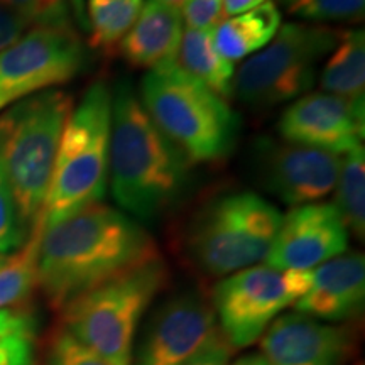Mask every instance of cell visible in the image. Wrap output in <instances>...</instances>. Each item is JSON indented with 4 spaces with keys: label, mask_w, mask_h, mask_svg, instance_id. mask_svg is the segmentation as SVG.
I'll use <instances>...</instances> for the list:
<instances>
[{
    "label": "cell",
    "mask_w": 365,
    "mask_h": 365,
    "mask_svg": "<svg viewBox=\"0 0 365 365\" xmlns=\"http://www.w3.org/2000/svg\"><path fill=\"white\" fill-rule=\"evenodd\" d=\"M44 223L41 215L31 227L24 244L0 266V312L21 307L38 284V257Z\"/></svg>",
    "instance_id": "44dd1931"
},
{
    "label": "cell",
    "mask_w": 365,
    "mask_h": 365,
    "mask_svg": "<svg viewBox=\"0 0 365 365\" xmlns=\"http://www.w3.org/2000/svg\"><path fill=\"white\" fill-rule=\"evenodd\" d=\"M181 7V16L188 29L215 31L225 17L222 0H186Z\"/></svg>",
    "instance_id": "f1b7e54d"
},
{
    "label": "cell",
    "mask_w": 365,
    "mask_h": 365,
    "mask_svg": "<svg viewBox=\"0 0 365 365\" xmlns=\"http://www.w3.org/2000/svg\"><path fill=\"white\" fill-rule=\"evenodd\" d=\"M282 222L262 196L242 191L220 196L190 223L186 252L200 271L230 276L266 261Z\"/></svg>",
    "instance_id": "52a82bcc"
},
{
    "label": "cell",
    "mask_w": 365,
    "mask_h": 365,
    "mask_svg": "<svg viewBox=\"0 0 365 365\" xmlns=\"http://www.w3.org/2000/svg\"><path fill=\"white\" fill-rule=\"evenodd\" d=\"M112 93L103 81L86 90L71 110L54 161L43 212L44 227L100 203L107 191Z\"/></svg>",
    "instance_id": "5b68a950"
},
{
    "label": "cell",
    "mask_w": 365,
    "mask_h": 365,
    "mask_svg": "<svg viewBox=\"0 0 365 365\" xmlns=\"http://www.w3.org/2000/svg\"><path fill=\"white\" fill-rule=\"evenodd\" d=\"M364 303L365 259L359 252H344L313 269L312 286L294 308L319 322H345L362 313Z\"/></svg>",
    "instance_id": "2e32d148"
},
{
    "label": "cell",
    "mask_w": 365,
    "mask_h": 365,
    "mask_svg": "<svg viewBox=\"0 0 365 365\" xmlns=\"http://www.w3.org/2000/svg\"><path fill=\"white\" fill-rule=\"evenodd\" d=\"M217 331L215 312L202 294H175L153 313L130 365H185Z\"/></svg>",
    "instance_id": "7c38bea8"
},
{
    "label": "cell",
    "mask_w": 365,
    "mask_h": 365,
    "mask_svg": "<svg viewBox=\"0 0 365 365\" xmlns=\"http://www.w3.org/2000/svg\"><path fill=\"white\" fill-rule=\"evenodd\" d=\"M254 161L264 188L286 205L301 207L335 191L341 158L309 145L261 139Z\"/></svg>",
    "instance_id": "8fae6325"
},
{
    "label": "cell",
    "mask_w": 365,
    "mask_h": 365,
    "mask_svg": "<svg viewBox=\"0 0 365 365\" xmlns=\"http://www.w3.org/2000/svg\"><path fill=\"white\" fill-rule=\"evenodd\" d=\"M29 228L22 222L12 188L0 163V254L16 252L24 244Z\"/></svg>",
    "instance_id": "d4e9b609"
},
{
    "label": "cell",
    "mask_w": 365,
    "mask_h": 365,
    "mask_svg": "<svg viewBox=\"0 0 365 365\" xmlns=\"http://www.w3.org/2000/svg\"><path fill=\"white\" fill-rule=\"evenodd\" d=\"M262 355L271 365H344L354 333L303 313H286L264 331Z\"/></svg>",
    "instance_id": "9a60e30c"
},
{
    "label": "cell",
    "mask_w": 365,
    "mask_h": 365,
    "mask_svg": "<svg viewBox=\"0 0 365 365\" xmlns=\"http://www.w3.org/2000/svg\"><path fill=\"white\" fill-rule=\"evenodd\" d=\"M191 163L158 129L132 86L112 95L110 188L118 207L135 220H156L180 198Z\"/></svg>",
    "instance_id": "7a4b0ae2"
},
{
    "label": "cell",
    "mask_w": 365,
    "mask_h": 365,
    "mask_svg": "<svg viewBox=\"0 0 365 365\" xmlns=\"http://www.w3.org/2000/svg\"><path fill=\"white\" fill-rule=\"evenodd\" d=\"M266 0H222L223 16H239L247 11H252L254 7L261 6Z\"/></svg>",
    "instance_id": "1f68e13d"
},
{
    "label": "cell",
    "mask_w": 365,
    "mask_h": 365,
    "mask_svg": "<svg viewBox=\"0 0 365 365\" xmlns=\"http://www.w3.org/2000/svg\"><path fill=\"white\" fill-rule=\"evenodd\" d=\"M73 98L46 90L11 105L0 115V163L26 227L41 215Z\"/></svg>",
    "instance_id": "277c9868"
},
{
    "label": "cell",
    "mask_w": 365,
    "mask_h": 365,
    "mask_svg": "<svg viewBox=\"0 0 365 365\" xmlns=\"http://www.w3.org/2000/svg\"><path fill=\"white\" fill-rule=\"evenodd\" d=\"M0 6L17 14L27 24L73 27L66 0H0Z\"/></svg>",
    "instance_id": "484cf974"
},
{
    "label": "cell",
    "mask_w": 365,
    "mask_h": 365,
    "mask_svg": "<svg viewBox=\"0 0 365 365\" xmlns=\"http://www.w3.org/2000/svg\"><path fill=\"white\" fill-rule=\"evenodd\" d=\"M230 355L232 346L218 330L185 365H228Z\"/></svg>",
    "instance_id": "f546056e"
},
{
    "label": "cell",
    "mask_w": 365,
    "mask_h": 365,
    "mask_svg": "<svg viewBox=\"0 0 365 365\" xmlns=\"http://www.w3.org/2000/svg\"><path fill=\"white\" fill-rule=\"evenodd\" d=\"M6 259H7V255H2V254H0V266H2V264H4V261H6Z\"/></svg>",
    "instance_id": "d590c367"
},
{
    "label": "cell",
    "mask_w": 365,
    "mask_h": 365,
    "mask_svg": "<svg viewBox=\"0 0 365 365\" xmlns=\"http://www.w3.org/2000/svg\"><path fill=\"white\" fill-rule=\"evenodd\" d=\"M286 2H287V4H289V2H291V0H286Z\"/></svg>",
    "instance_id": "74e56055"
},
{
    "label": "cell",
    "mask_w": 365,
    "mask_h": 365,
    "mask_svg": "<svg viewBox=\"0 0 365 365\" xmlns=\"http://www.w3.org/2000/svg\"><path fill=\"white\" fill-rule=\"evenodd\" d=\"M341 159L339 180H336V202L346 230L364 239L365 234V150L357 145Z\"/></svg>",
    "instance_id": "603a6c76"
},
{
    "label": "cell",
    "mask_w": 365,
    "mask_h": 365,
    "mask_svg": "<svg viewBox=\"0 0 365 365\" xmlns=\"http://www.w3.org/2000/svg\"><path fill=\"white\" fill-rule=\"evenodd\" d=\"M182 33L180 9L148 0L118 49L130 65L154 70L176 63Z\"/></svg>",
    "instance_id": "e0dca14e"
},
{
    "label": "cell",
    "mask_w": 365,
    "mask_h": 365,
    "mask_svg": "<svg viewBox=\"0 0 365 365\" xmlns=\"http://www.w3.org/2000/svg\"><path fill=\"white\" fill-rule=\"evenodd\" d=\"M312 286V271H293L272 266L242 269L213 289L212 307L218 330L232 349L257 341L277 314L294 307Z\"/></svg>",
    "instance_id": "9c48e42d"
},
{
    "label": "cell",
    "mask_w": 365,
    "mask_h": 365,
    "mask_svg": "<svg viewBox=\"0 0 365 365\" xmlns=\"http://www.w3.org/2000/svg\"><path fill=\"white\" fill-rule=\"evenodd\" d=\"M156 242L135 218L108 205H91L44 227L38 284L54 309L103 282L158 259Z\"/></svg>",
    "instance_id": "6da1fadb"
},
{
    "label": "cell",
    "mask_w": 365,
    "mask_h": 365,
    "mask_svg": "<svg viewBox=\"0 0 365 365\" xmlns=\"http://www.w3.org/2000/svg\"><path fill=\"white\" fill-rule=\"evenodd\" d=\"M364 129V98H344L322 91L299 97L286 108L277 125L287 143L339 156L362 145Z\"/></svg>",
    "instance_id": "4fadbf2b"
},
{
    "label": "cell",
    "mask_w": 365,
    "mask_h": 365,
    "mask_svg": "<svg viewBox=\"0 0 365 365\" xmlns=\"http://www.w3.org/2000/svg\"><path fill=\"white\" fill-rule=\"evenodd\" d=\"M287 11L314 22H357L364 19L365 0H291Z\"/></svg>",
    "instance_id": "cb8c5ba5"
},
{
    "label": "cell",
    "mask_w": 365,
    "mask_h": 365,
    "mask_svg": "<svg viewBox=\"0 0 365 365\" xmlns=\"http://www.w3.org/2000/svg\"><path fill=\"white\" fill-rule=\"evenodd\" d=\"M319 85L325 93L344 98H364L365 85V38L364 31H345L333 48Z\"/></svg>",
    "instance_id": "ffe728a7"
},
{
    "label": "cell",
    "mask_w": 365,
    "mask_h": 365,
    "mask_svg": "<svg viewBox=\"0 0 365 365\" xmlns=\"http://www.w3.org/2000/svg\"><path fill=\"white\" fill-rule=\"evenodd\" d=\"M349 247V230L333 203L294 207L282 217L266 264L277 269L313 271Z\"/></svg>",
    "instance_id": "5bb4252c"
},
{
    "label": "cell",
    "mask_w": 365,
    "mask_h": 365,
    "mask_svg": "<svg viewBox=\"0 0 365 365\" xmlns=\"http://www.w3.org/2000/svg\"><path fill=\"white\" fill-rule=\"evenodd\" d=\"M340 31L289 22L261 53L239 68L232 91L254 108L284 103L313 88L322 59L331 53Z\"/></svg>",
    "instance_id": "ba28073f"
},
{
    "label": "cell",
    "mask_w": 365,
    "mask_h": 365,
    "mask_svg": "<svg viewBox=\"0 0 365 365\" xmlns=\"http://www.w3.org/2000/svg\"><path fill=\"white\" fill-rule=\"evenodd\" d=\"M230 365H271L267 362V359L262 354H247L244 357L237 359L234 364Z\"/></svg>",
    "instance_id": "836d02e7"
},
{
    "label": "cell",
    "mask_w": 365,
    "mask_h": 365,
    "mask_svg": "<svg viewBox=\"0 0 365 365\" xmlns=\"http://www.w3.org/2000/svg\"><path fill=\"white\" fill-rule=\"evenodd\" d=\"M140 103L190 163L220 161L234 149L237 113L178 63L149 70L140 83Z\"/></svg>",
    "instance_id": "3957f363"
},
{
    "label": "cell",
    "mask_w": 365,
    "mask_h": 365,
    "mask_svg": "<svg viewBox=\"0 0 365 365\" xmlns=\"http://www.w3.org/2000/svg\"><path fill=\"white\" fill-rule=\"evenodd\" d=\"M281 26V14L271 0L232 19L222 21L213 31L217 51L227 61H240L271 43Z\"/></svg>",
    "instance_id": "ac0fdd59"
},
{
    "label": "cell",
    "mask_w": 365,
    "mask_h": 365,
    "mask_svg": "<svg viewBox=\"0 0 365 365\" xmlns=\"http://www.w3.org/2000/svg\"><path fill=\"white\" fill-rule=\"evenodd\" d=\"M6 107H7V105H6V103H4V102H2V100H0V110H2V108H6Z\"/></svg>",
    "instance_id": "8d00e7d4"
},
{
    "label": "cell",
    "mask_w": 365,
    "mask_h": 365,
    "mask_svg": "<svg viewBox=\"0 0 365 365\" xmlns=\"http://www.w3.org/2000/svg\"><path fill=\"white\" fill-rule=\"evenodd\" d=\"M48 365H112L102 355L76 340L71 333L59 330L48 350Z\"/></svg>",
    "instance_id": "4316f807"
},
{
    "label": "cell",
    "mask_w": 365,
    "mask_h": 365,
    "mask_svg": "<svg viewBox=\"0 0 365 365\" xmlns=\"http://www.w3.org/2000/svg\"><path fill=\"white\" fill-rule=\"evenodd\" d=\"M27 22L22 17L9 11L7 7L0 6V51L16 43L26 33Z\"/></svg>",
    "instance_id": "4dcf8cb0"
},
{
    "label": "cell",
    "mask_w": 365,
    "mask_h": 365,
    "mask_svg": "<svg viewBox=\"0 0 365 365\" xmlns=\"http://www.w3.org/2000/svg\"><path fill=\"white\" fill-rule=\"evenodd\" d=\"M144 0H88V43L93 49L110 51L125 38L143 11Z\"/></svg>",
    "instance_id": "7402d4cb"
},
{
    "label": "cell",
    "mask_w": 365,
    "mask_h": 365,
    "mask_svg": "<svg viewBox=\"0 0 365 365\" xmlns=\"http://www.w3.org/2000/svg\"><path fill=\"white\" fill-rule=\"evenodd\" d=\"M70 2L73 19L76 24L80 26V29H83L85 33H88V16H86V0H68Z\"/></svg>",
    "instance_id": "d6a6232c"
},
{
    "label": "cell",
    "mask_w": 365,
    "mask_h": 365,
    "mask_svg": "<svg viewBox=\"0 0 365 365\" xmlns=\"http://www.w3.org/2000/svg\"><path fill=\"white\" fill-rule=\"evenodd\" d=\"M176 63L188 75L215 91L218 97L232 93L235 68L217 51L213 43V31L186 29L182 33Z\"/></svg>",
    "instance_id": "d6986e66"
},
{
    "label": "cell",
    "mask_w": 365,
    "mask_h": 365,
    "mask_svg": "<svg viewBox=\"0 0 365 365\" xmlns=\"http://www.w3.org/2000/svg\"><path fill=\"white\" fill-rule=\"evenodd\" d=\"M34 323L0 339V365H34Z\"/></svg>",
    "instance_id": "83f0119b"
},
{
    "label": "cell",
    "mask_w": 365,
    "mask_h": 365,
    "mask_svg": "<svg viewBox=\"0 0 365 365\" xmlns=\"http://www.w3.org/2000/svg\"><path fill=\"white\" fill-rule=\"evenodd\" d=\"M83 65L85 48L73 27L34 26L0 51V100L9 107L65 85Z\"/></svg>",
    "instance_id": "30bf717a"
},
{
    "label": "cell",
    "mask_w": 365,
    "mask_h": 365,
    "mask_svg": "<svg viewBox=\"0 0 365 365\" xmlns=\"http://www.w3.org/2000/svg\"><path fill=\"white\" fill-rule=\"evenodd\" d=\"M166 281L161 257L120 274L68 303L63 330L112 365H130L140 319Z\"/></svg>",
    "instance_id": "8992f818"
},
{
    "label": "cell",
    "mask_w": 365,
    "mask_h": 365,
    "mask_svg": "<svg viewBox=\"0 0 365 365\" xmlns=\"http://www.w3.org/2000/svg\"><path fill=\"white\" fill-rule=\"evenodd\" d=\"M159 2L168 4V6H173V7H181L186 0H159Z\"/></svg>",
    "instance_id": "e575fe53"
}]
</instances>
